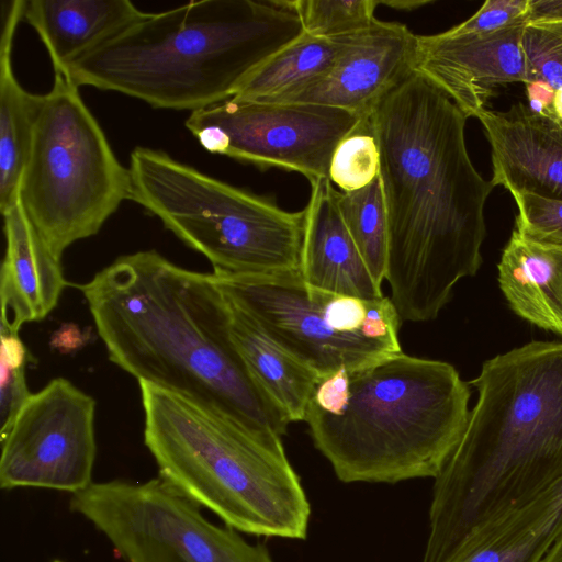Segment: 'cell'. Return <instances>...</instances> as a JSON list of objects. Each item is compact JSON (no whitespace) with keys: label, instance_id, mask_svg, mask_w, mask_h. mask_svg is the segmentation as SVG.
Wrapping results in <instances>:
<instances>
[{"label":"cell","instance_id":"cell-1","mask_svg":"<svg viewBox=\"0 0 562 562\" xmlns=\"http://www.w3.org/2000/svg\"><path fill=\"white\" fill-rule=\"evenodd\" d=\"M369 119L380 150L390 299L402 321H432L458 281L482 265L484 207L494 186L469 156V117L419 71Z\"/></svg>","mask_w":562,"mask_h":562},{"label":"cell","instance_id":"cell-2","mask_svg":"<svg viewBox=\"0 0 562 562\" xmlns=\"http://www.w3.org/2000/svg\"><path fill=\"white\" fill-rule=\"evenodd\" d=\"M80 289L109 359L137 381L214 407L256 432H286L231 338L227 300L213 273L142 250L117 257Z\"/></svg>","mask_w":562,"mask_h":562},{"label":"cell","instance_id":"cell-3","mask_svg":"<svg viewBox=\"0 0 562 562\" xmlns=\"http://www.w3.org/2000/svg\"><path fill=\"white\" fill-rule=\"evenodd\" d=\"M479 397L435 477L422 562L464 544L562 479V342L531 341L486 360Z\"/></svg>","mask_w":562,"mask_h":562},{"label":"cell","instance_id":"cell-4","mask_svg":"<svg viewBox=\"0 0 562 562\" xmlns=\"http://www.w3.org/2000/svg\"><path fill=\"white\" fill-rule=\"evenodd\" d=\"M303 33L282 1H191L149 13L71 61L64 75L78 87L193 112L233 98L261 64Z\"/></svg>","mask_w":562,"mask_h":562},{"label":"cell","instance_id":"cell-5","mask_svg":"<svg viewBox=\"0 0 562 562\" xmlns=\"http://www.w3.org/2000/svg\"><path fill=\"white\" fill-rule=\"evenodd\" d=\"M470 396L452 364L401 352L322 376L304 422L345 483L435 479L465 429Z\"/></svg>","mask_w":562,"mask_h":562},{"label":"cell","instance_id":"cell-6","mask_svg":"<svg viewBox=\"0 0 562 562\" xmlns=\"http://www.w3.org/2000/svg\"><path fill=\"white\" fill-rule=\"evenodd\" d=\"M144 442L159 477L239 532L303 540L311 505L281 437L138 381Z\"/></svg>","mask_w":562,"mask_h":562},{"label":"cell","instance_id":"cell-7","mask_svg":"<svg viewBox=\"0 0 562 562\" xmlns=\"http://www.w3.org/2000/svg\"><path fill=\"white\" fill-rule=\"evenodd\" d=\"M128 169L132 200L205 256L213 272H300L305 210L285 211L158 149L136 147Z\"/></svg>","mask_w":562,"mask_h":562},{"label":"cell","instance_id":"cell-8","mask_svg":"<svg viewBox=\"0 0 562 562\" xmlns=\"http://www.w3.org/2000/svg\"><path fill=\"white\" fill-rule=\"evenodd\" d=\"M20 202L47 246L61 259L74 243L99 233L125 200L130 169L81 99L79 87L54 72L22 173Z\"/></svg>","mask_w":562,"mask_h":562},{"label":"cell","instance_id":"cell-9","mask_svg":"<svg viewBox=\"0 0 562 562\" xmlns=\"http://www.w3.org/2000/svg\"><path fill=\"white\" fill-rule=\"evenodd\" d=\"M224 295L319 378L357 371L402 351V319L389 296L364 300L307 285L300 272H213Z\"/></svg>","mask_w":562,"mask_h":562},{"label":"cell","instance_id":"cell-10","mask_svg":"<svg viewBox=\"0 0 562 562\" xmlns=\"http://www.w3.org/2000/svg\"><path fill=\"white\" fill-rule=\"evenodd\" d=\"M69 508L99 530L125 562H273L268 549L204 517L159 476L93 482Z\"/></svg>","mask_w":562,"mask_h":562},{"label":"cell","instance_id":"cell-11","mask_svg":"<svg viewBox=\"0 0 562 562\" xmlns=\"http://www.w3.org/2000/svg\"><path fill=\"white\" fill-rule=\"evenodd\" d=\"M363 117L310 103H269L231 98L191 112L186 127L213 154L304 175L328 178L339 142Z\"/></svg>","mask_w":562,"mask_h":562},{"label":"cell","instance_id":"cell-12","mask_svg":"<svg viewBox=\"0 0 562 562\" xmlns=\"http://www.w3.org/2000/svg\"><path fill=\"white\" fill-rule=\"evenodd\" d=\"M95 401L65 378L32 393L0 438V487L70 493L93 483Z\"/></svg>","mask_w":562,"mask_h":562},{"label":"cell","instance_id":"cell-13","mask_svg":"<svg viewBox=\"0 0 562 562\" xmlns=\"http://www.w3.org/2000/svg\"><path fill=\"white\" fill-rule=\"evenodd\" d=\"M418 35L404 24L376 20L347 35L333 65L307 85L269 103H310L369 117L416 70Z\"/></svg>","mask_w":562,"mask_h":562},{"label":"cell","instance_id":"cell-14","mask_svg":"<svg viewBox=\"0 0 562 562\" xmlns=\"http://www.w3.org/2000/svg\"><path fill=\"white\" fill-rule=\"evenodd\" d=\"M527 24L528 15L488 33L418 35L416 70L468 117H477L498 86L528 82L522 49Z\"/></svg>","mask_w":562,"mask_h":562},{"label":"cell","instance_id":"cell-15","mask_svg":"<svg viewBox=\"0 0 562 562\" xmlns=\"http://www.w3.org/2000/svg\"><path fill=\"white\" fill-rule=\"evenodd\" d=\"M476 119L491 146L494 187L562 200V120L521 102Z\"/></svg>","mask_w":562,"mask_h":562},{"label":"cell","instance_id":"cell-16","mask_svg":"<svg viewBox=\"0 0 562 562\" xmlns=\"http://www.w3.org/2000/svg\"><path fill=\"white\" fill-rule=\"evenodd\" d=\"M5 252L0 273L1 323L10 329L44 319L68 285L57 258L20 199L2 212Z\"/></svg>","mask_w":562,"mask_h":562},{"label":"cell","instance_id":"cell-17","mask_svg":"<svg viewBox=\"0 0 562 562\" xmlns=\"http://www.w3.org/2000/svg\"><path fill=\"white\" fill-rule=\"evenodd\" d=\"M305 210L300 274L317 290L364 300L383 297L382 285L371 273L349 234L328 178L314 180Z\"/></svg>","mask_w":562,"mask_h":562},{"label":"cell","instance_id":"cell-18","mask_svg":"<svg viewBox=\"0 0 562 562\" xmlns=\"http://www.w3.org/2000/svg\"><path fill=\"white\" fill-rule=\"evenodd\" d=\"M149 13L128 0H30L22 20L38 34L54 72L116 36Z\"/></svg>","mask_w":562,"mask_h":562},{"label":"cell","instance_id":"cell-19","mask_svg":"<svg viewBox=\"0 0 562 562\" xmlns=\"http://www.w3.org/2000/svg\"><path fill=\"white\" fill-rule=\"evenodd\" d=\"M25 0H12L3 8L0 41V211L19 199L35 124L45 94L26 91L12 67L13 40L22 20Z\"/></svg>","mask_w":562,"mask_h":562},{"label":"cell","instance_id":"cell-20","mask_svg":"<svg viewBox=\"0 0 562 562\" xmlns=\"http://www.w3.org/2000/svg\"><path fill=\"white\" fill-rule=\"evenodd\" d=\"M226 300L231 338L248 371L288 424L304 422L321 378L274 341L251 316Z\"/></svg>","mask_w":562,"mask_h":562},{"label":"cell","instance_id":"cell-21","mask_svg":"<svg viewBox=\"0 0 562 562\" xmlns=\"http://www.w3.org/2000/svg\"><path fill=\"white\" fill-rule=\"evenodd\" d=\"M497 268L510 308L562 336V251L528 241L513 231Z\"/></svg>","mask_w":562,"mask_h":562},{"label":"cell","instance_id":"cell-22","mask_svg":"<svg viewBox=\"0 0 562 562\" xmlns=\"http://www.w3.org/2000/svg\"><path fill=\"white\" fill-rule=\"evenodd\" d=\"M562 533V479L470 539L452 562H541Z\"/></svg>","mask_w":562,"mask_h":562},{"label":"cell","instance_id":"cell-23","mask_svg":"<svg viewBox=\"0 0 562 562\" xmlns=\"http://www.w3.org/2000/svg\"><path fill=\"white\" fill-rule=\"evenodd\" d=\"M346 42L347 35L322 38L303 33L261 64L233 98L274 102L323 75Z\"/></svg>","mask_w":562,"mask_h":562},{"label":"cell","instance_id":"cell-24","mask_svg":"<svg viewBox=\"0 0 562 562\" xmlns=\"http://www.w3.org/2000/svg\"><path fill=\"white\" fill-rule=\"evenodd\" d=\"M336 202L361 256L382 285L387 256V224L380 175L362 189L336 191Z\"/></svg>","mask_w":562,"mask_h":562},{"label":"cell","instance_id":"cell-25","mask_svg":"<svg viewBox=\"0 0 562 562\" xmlns=\"http://www.w3.org/2000/svg\"><path fill=\"white\" fill-rule=\"evenodd\" d=\"M299 18L303 32L322 38H334L359 32L372 25L378 0H283Z\"/></svg>","mask_w":562,"mask_h":562},{"label":"cell","instance_id":"cell-26","mask_svg":"<svg viewBox=\"0 0 562 562\" xmlns=\"http://www.w3.org/2000/svg\"><path fill=\"white\" fill-rule=\"evenodd\" d=\"M380 172V150L370 119L345 136L334 150L328 179L342 192H351L370 184Z\"/></svg>","mask_w":562,"mask_h":562},{"label":"cell","instance_id":"cell-27","mask_svg":"<svg viewBox=\"0 0 562 562\" xmlns=\"http://www.w3.org/2000/svg\"><path fill=\"white\" fill-rule=\"evenodd\" d=\"M0 438L10 429L16 414L31 396L26 368L34 362L19 331L1 323Z\"/></svg>","mask_w":562,"mask_h":562},{"label":"cell","instance_id":"cell-28","mask_svg":"<svg viewBox=\"0 0 562 562\" xmlns=\"http://www.w3.org/2000/svg\"><path fill=\"white\" fill-rule=\"evenodd\" d=\"M528 82L562 88V21L528 23L522 35ZM526 83V85H527Z\"/></svg>","mask_w":562,"mask_h":562},{"label":"cell","instance_id":"cell-29","mask_svg":"<svg viewBox=\"0 0 562 562\" xmlns=\"http://www.w3.org/2000/svg\"><path fill=\"white\" fill-rule=\"evenodd\" d=\"M518 213L515 232L524 239L562 251V200L512 192Z\"/></svg>","mask_w":562,"mask_h":562},{"label":"cell","instance_id":"cell-30","mask_svg":"<svg viewBox=\"0 0 562 562\" xmlns=\"http://www.w3.org/2000/svg\"><path fill=\"white\" fill-rule=\"evenodd\" d=\"M530 0H486L479 11L448 30L452 34H481L506 27L528 15Z\"/></svg>","mask_w":562,"mask_h":562},{"label":"cell","instance_id":"cell-31","mask_svg":"<svg viewBox=\"0 0 562 562\" xmlns=\"http://www.w3.org/2000/svg\"><path fill=\"white\" fill-rule=\"evenodd\" d=\"M562 21V0H530L528 23Z\"/></svg>","mask_w":562,"mask_h":562},{"label":"cell","instance_id":"cell-32","mask_svg":"<svg viewBox=\"0 0 562 562\" xmlns=\"http://www.w3.org/2000/svg\"><path fill=\"white\" fill-rule=\"evenodd\" d=\"M379 5L384 4L396 10H415L426 5L427 0H378Z\"/></svg>","mask_w":562,"mask_h":562},{"label":"cell","instance_id":"cell-33","mask_svg":"<svg viewBox=\"0 0 562 562\" xmlns=\"http://www.w3.org/2000/svg\"><path fill=\"white\" fill-rule=\"evenodd\" d=\"M541 562H562V533L541 560Z\"/></svg>","mask_w":562,"mask_h":562},{"label":"cell","instance_id":"cell-34","mask_svg":"<svg viewBox=\"0 0 562 562\" xmlns=\"http://www.w3.org/2000/svg\"><path fill=\"white\" fill-rule=\"evenodd\" d=\"M553 111L555 113V115L562 120V88L558 89L555 92H554V98H553Z\"/></svg>","mask_w":562,"mask_h":562},{"label":"cell","instance_id":"cell-35","mask_svg":"<svg viewBox=\"0 0 562 562\" xmlns=\"http://www.w3.org/2000/svg\"><path fill=\"white\" fill-rule=\"evenodd\" d=\"M54 562H63V561L55 560Z\"/></svg>","mask_w":562,"mask_h":562}]
</instances>
